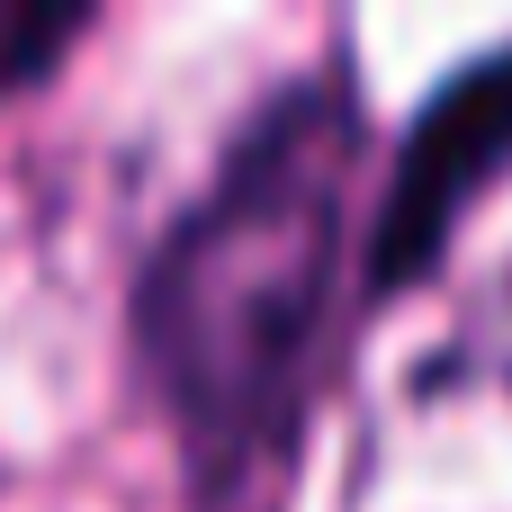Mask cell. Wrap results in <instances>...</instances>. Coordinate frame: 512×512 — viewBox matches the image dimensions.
Wrapping results in <instances>:
<instances>
[{
	"mask_svg": "<svg viewBox=\"0 0 512 512\" xmlns=\"http://www.w3.org/2000/svg\"><path fill=\"white\" fill-rule=\"evenodd\" d=\"M512 162V45L477 54L396 144V171L378 189V225H369V279L405 288L477 207V189Z\"/></svg>",
	"mask_w": 512,
	"mask_h": 512,
	"instance_id": "7a4b0ae2",
	"label": "cell"
},
{
	"mask_svg": "<svg viewBox=\"0 0 512 512\" xmlns=\"http://www.w3.org/2000/svg\"><path fill=\"white\" fill-rule=\"evenodd\" d=\"M360 99L324 63L261 99L135 279L144 387L207 512H270L324 387L360 261Z\"/></svg>",
	"mask_w": 512,
	"mask_h": 512,
	"instance_id": "6da1fadb",
	"label": "cell"
},
{
	"mask_svg": "<svg viewBox=\"0 0 512 512\" xmlns=\"http://www.w3.org/2000/svg\"><path fill=\"white\" fill-rule=\"evenodd\" d=\"M72 27L81 18H63V9H36V18H0V81H27L54 45H72Z\"/></svg>",
	"mask_w": 512,
	"mask_h": 512,
	"instance_id": "3957f363",
	"label": "cell"
}]
</instances>
